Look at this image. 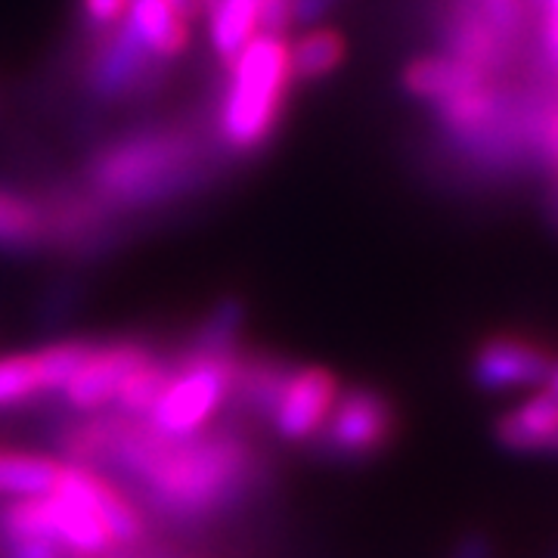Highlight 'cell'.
<instances>
[{
    "mask_svg": "<svg viewBox=\"0 0 558 558\" xmlns=\"http://www.w3.org/2000/svg\"><path fill=\"white\" fill-rule=\"evenodd\" d=\"M109 457L146 484L159 509L180 519H199L223 506L248 472V453L236 438H165L149 422L116 418Z\"/></svg>",
    "mask_w": 558,
    "mask_h": 558,
    "instance_id": "6da1fadb",
    "label": "cell"
},
{
    "mask_svg": "<svg viewBox=\"0 0 558 558\" xmlns=\"http://www.w3.org/2000/svg\"><path fill=\"white\" fill-rule=\"evenodd\" d=\"M205 161L196 134L153 128L106 143L87 165V190L109 211L146 208L193 190Z\"/></svg>",
    "mask_w": 558,
    "mask_h": 558,
    "instance_id": "7a4b0ae2",
    "label": "cell"
},
{
    "mask_svg": "<svg viewBox=\"0 0 558 558\" xmlns=\"http://www.w3.org/2000/svg\"><path fill=\"white\" fill-rule=\"evenodd\" d=\"M292 84L289 40L258 35L227 65L218 112L220 143L230 153H255L274 137Z\"/></svg>",
    "mask_w": 558,
    "mask_h": 558,
    "instance_id": "3957f363",
    "label": "cell"
},
{
    "mask_svg": "<svg viewBox=\"0 0 558 558\" xmlns=\"http://www.w3.org/2000/svg\"><path fill=\"white\" fill-rule=\"evenodd\" d=\"M236 366L240 363L233 360V351L196 348L178 373H171V381L149 413V425L165 438L199 435L202 425L233 391Z\"/></svg>",
    "mask_w": 558,
    "mask_h": 558,
    "instance_id": "277c9868",
    "label": "cell"
},
{
    "mask_svg": "<svg viewBox=\"0 0 558 558\" xmlns=\"http://www.w3.org/2000/svg\"><path fill=\"white\" fill-rule=\"evenodd\" d=\"M524 32V0H457L447 50L475 65H506Z\"/></svg>",
    "mask_w": 558,
    "mask_h": 558,
    "instance_id": "5b68a950",
    "label": "cell"
},
{
    "mask_svg": "<svg viewBox=\"0 0 558 558\" xmlns=\"http://www.w3.org/2000/svg\"><path fill=\"white\" fill-rule=\"evenodd\" d=\"M165 75V60L153 57L128 22L102 28L97 47L87 60L84 81L94 97L106 102H121L149 94Z\"/></svg>",
    "mask_w": 558,
    "mask_h": 558,
    "instance_id": "8992f818",
    "label": "cell"
},
{
    "mask_svg": "<svg viewBox=\"0 0 558 558\" xmlns=\"http://www.w3.org/2000/svg\"><path fill=\"white\" fill-rule=\"evenodd\" d=\"M395 435V407L373 388H351L336 400L319 428V444L329 457L366 459L379 453Z\"/></svg>",
    "mask_w": 558,
    "mask_h": 558,
    "instance_id": "52a82bcc",
    "label": "cell"
},
{
    "mask_svg": "<svg viewBox=\"0 0 558 558\" xmlns=\"http://www.w3.org/2000/svg\"><path fill=\"white\" fill-rule=\"evenodd\" d=\"M336 400H339V381L332 379L326 369L311 366L301 373H289L277 403L270 410L279 438L307 440L319 435V428L332 413Z\"/></svg>",
    "mask_w": 558,
    "mask_h": 558,
    "instance_id": "ba28073f",
    "label": "cell"
},
{
    "mask_svg": "<svg viewBox=\"0 0 558 558\" xmlns=\"http://www.w3.org/2000/svg\"><path fill=\"white\" fill-rule=\"evenodd\" d=\"M553 357L524 339H490L481 344L472 360V379L481 391L506 395V391H527L546 385Z\"/></svg>",
    "mask_w": 558,
    "mask_h": 558,
    "instance_id": "9c48e42d",
    "label": "cell"
},
{
    "mask_svg": "<svg viewBox=\"0 0 558 558\" xmlns=\"http://www.w3.org/2000/svg\"><path fill=\"white\" fill-rule=\"evenodd\" d=\"M149 351L140 344H106V348H90L87 360L78 366V373L72 381L62 388L65 400L84 410V413H97L102 407L116 403L121 381L128 379L137 366L149 363Z\"/></svg>",
    "mask_w": 558,
    "mask_h": 558,
    "instance_id": "30bf717a",
    "label": "cell"
},
{
    "mask_svg": "<svg viewBox=\"0 0 558 558\" xmlns=\"http://www.w3.org/2000/svg\"><path fill=\"white\" fill-rule=\"evenodd\" d=\"M497 440L512 453L558 457V398L539 391L521 400L497 422Z\"/></svg>",
    "mask_w": 558,
    "mask_h": 558,
    "instance_id": "8fae6325",
    "label": "cell"
},
{
    "mask_svg": "<svg viewBox=\"0 0 558 558\" xmlns=\"http://www.w3.org/2000/svg\"><path fill=\"white\" fill-rule=\"evenodd\" d=\"M124 22L131 25L140 44L165 62L190 47V22L174 13L165 0H131Z\"/></svg>",
    "mask_w": 558,
    "mask_h": 558,
    "instance_id": "7c38bea8",
    "label": "cell"
},
{
    "mask_svg": "<svg viewBox=\"0 0 558 558\" xmlns=\"http://www.w3.org/2000/svg\"><path fill=\"white\" fill-rule=\"evenodd\" d=\"M50 242L44 205L0 190V252L7 255H28Z\"/></svg>",
    "mask_w": 558,
    "mask_h": 558,
    "instance_id": "4fadbf2b",
    "label": "cell"
},
{
    "mask_svg": "<svg viewBox=\"0 0 558 558\" xmlns=\"http://www.w3.org/2000/svg\"><path fill=\"white\" fill-rule=\"evenodd\" d=\"M260 0H220L215 13L208 16L211 47L223 65L240 57L242 50L258 38Z\"/></svg>",
    "mask_w": 558,
    "mask_h": 558,
    "instance_id": "5bb4252c",
    "label": "cell"
},
{
    "mask_svg": "<svg viewBox=\"0 0 558 558\" xmlns=\"http://www.w3.org/2000/svg\"><path fill=\"white\" fill-rule=\"evenodd\" d=\"M344 60V38L336 28H311L295 44H289L292 81H319L332 75Z\"/></svg>",
    "mask_w": 558,
    "mask_h": 558,
    "instance_id": "9a60e30c",
    "label": "cell"
},
{
    "mask_svg": "<svg viewBox=\"0 0 558 558\" xmlns=\"http://www.w3.org/2000/svg\"><path fill=\"white\" fill-rule=\"evenodd\" d=\"M531 156L549 174V211L558 223V90L531 100Z\"/></svg>",
    "mask_w": 558,
    "mask_h": 558,
    "instance_id": "2e32d148",
    "label": "cell"
},
{
    "mask_svg": "<svg viewBox=\"0 0 558 558\" xmlns=\"http://www.w3.org/2000/svg\"><path fill=\"white\" fill-rule=\"evenodd\" d=\"M60 481V465L53 459L0 453V494L10 497H47Z\"/></svg>",
    "mask_w": 558,
    "mask_h": 558,
    "instance_id": "e0dca14e",
    "label": "cell"
},
{
    "mask_svg": "<svg viewBox=\"0 0 558 558\" xmlns=\"http://www.w3.org/2000/svg\"><path fill=\"white\" fill-rule=\"evenodd\" d=\"M168 381H171V369H165V366L149 360V363L137 366L128 379L121 381L116 403L121 407V413H128V416H149Z\"/></svg>",
    "mask_w": 558,
    "mask_h": 558,
    "instance_id": "ac0fdd59",
    "label": "cell"
},
{
    "mask_svg": "<svg viewBox=\"0 0 558 558\" xmlns=\"http://www.w3.org/2000/svg\"><path fill=\"white\" fill-rule=\"evenodd\" d=\"M44 391L40 381L38 357L35 354H16V357H0V410L28 403Z\"/></svg>",
    "mask_w": 558,
    "mask_h": 558,
    "instance_id": "d6986e66",
    "label": "cell"
},
{
    "mask_svg": "<svg viewBox=\"0 0 558 558\" xmlns=\"http://www.w3.org/2000/svg\"><path fill=\"white\" fill-rule=\"evenodd\" d=\"M87 354H90V344H84V341H62V344H50V348L38 351L35 357H38L44 391H62L78 373Z\"/></svg>",
    "mask_w": 558,
    "mask_h": 558,
    "instance_id": "ffe728a7",
    "label": "cell"
},
{
    "mask_svg": "<svg viewBox=\"0 0 558 558\" xmlns=\"http://www.w3.org/2000/svg\"><path fill=\"white\" fill-rule=\"evenodd\" d=\"M295 25V0H260L258 35L286 38Z\"/></svg>",
    "mask_w": 558,
    "mask_h": 558,
    "instance_id": "44dd1931",
    "label": "cell"
},
{
    "mask_svg": "<svg viewBox=\"0 0 558 558\" xmlns=\"http://www.w3.org/2000/svg\"><path fill=\"white\" fill-rule=\"evenodd\" d=\"M128 7H131V0H81L84 20L90 22V28H97V32L124 22Z\"/></svg>",
    "mask_w": 558,
    "mask_h": 558,
    "instance_id": "7402d4cb",
    "label": "cell"
},
{
    "mask_svg": "<svg viewBox=\"0 0 558 558\" xmlns=\"http://www.w3.org/2000/svg\"><path fill=\"white\" fill-rule=\"evenodd\" d=\"M10 558H62V546L57 539H13L10 543Z\"/></svg>",
    "mask_w": 558,
    "mask_h": 558,
    "instance_id": "603a6c76",
    "label": "cell"
},
{
    "mask_svg": "<svg viewBox=\"0 0 558 558\" xmlns=\"http://www.w3.org/2000/svg\"><path fill=\"white\" fill-rule=\"evenodd\" d=\"M447 558H494V543L484 534H465Z\"/></svg>",
    "mask_w": 558,
    "mask_h": 558,
    "instance_id": "cb8c5ba5",
    "label": "cell"
},
{
    "mask_svg": "<svg viewBox=\"0 0 558 558\" xmlns=\"http://www.w3.org/2000/svg\"><path fill=\"white\" fill-rule=\"evenodd\" d=\"M339 0H295V22L301 25H314L317 20H323Z\"/></svg>",
    "mask_w": 558,
    "mask_h": 558,
    "instance_id": "d4e9b609",
    "label": "cell"
},
{
    "mask_svg": "<svg viewBox=\"0 0 558 558\" xmlns=\"http://www.w3.org/2000/svg\"><path fill=\"white\" fill-rule=\"evenodd\" d=\"M543 40H546V53L549 60L558 69V16H546V25H543Z\"/></svg>",
    "mask_w": 558,
    "mask_h": 558,
    "instance_id": "484cf974",
    "label": "cell"
},
{
    "mask_svg": "<svg viewBox=\"0 0 558 558\" xmlns=\"http://www.w3.org/2000/svg\"><path fill=\"white\" fill-rule=\"evenodd\" d=\"M174 13H180L183 20L186 22H193V20H199L202 13H199V0H165Z\"/></svg>",
    "mask_w": 558,
    "mask_h": 558,
    "instance_id": "4316f807",
    "label": "cell"
},
{
    "mask_svg": "<svg viewBox=\"0 0 558 558\" xmlns=\"http://www.w3.org/2000/svg\"><path fill=\"white\" fill-rule=\"evenodd\" d=\"M553 398H558V360H553V366H549V376H546V385H543Z\"/></svg>",
    "mask_w": 558,
    "mask_h": 558,
    "instance_id": "83f0119b",
    "label": "cell"
},
{
    "mask_svg": "<svg viewBox=\"0 0 558 558\" xmlns=\"http://www.w3.org/2000/svg\"><path fill=\"white\" fill-rule=\"evenodd\" d=\"M218 3H220V0H199V13H202V16H211Z\"/></svg>",
    "mask_w": 558,
    "mask_h": 558,
    "instance_id": "f1b7e54d",
    "label": "cell"
},
{
    "mask_svg": "<svg viewBox=\"0 0 558 558\" xmlns=\"http://www.w3.org/2000/svg\"><path fill=\"white\" fill-rule=\"evenodd\" d=\"M546 3V16H558V0H543Z\"/></svg>",
    "mask_w": 558,
    "mask_h": 558,
    "instance_id": "f546056e",
    "label": "cell"
},
{
    "mask_svg": "<svg viewBox=\"0 0 558 558\" xmlns=\"http://www.w3.org/2000/svg\"><path fill=\"white\" fill-rule=\"evenodd\" d=\"M556 558H558V556H556Z\"/></svg>",
    "mask_w": 558,
    "mask_h": 558,
    "instance_id": "4dcf8cb0",
    "label": "cell"
}]
</instances>
